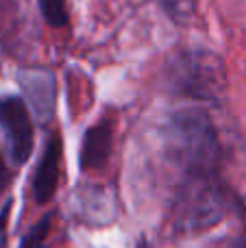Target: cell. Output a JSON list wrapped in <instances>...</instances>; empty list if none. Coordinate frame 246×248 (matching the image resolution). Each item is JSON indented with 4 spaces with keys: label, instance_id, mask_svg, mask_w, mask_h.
Here are the masks:
<instances>
[{
    "label": "cell",
    "instance_id": "6da1fadb",
    "mask_svg": "<svg viewBox=\"0 0 246 248\" xmlns=\"http://www.w3.org/2000/svg\"><path fill=\"white\" fill-rule=\"evenodd\" d=\"M166 150L181 176L222 174L227 150L212 113L200 105L181 107L170 116L166 128Z\"/></svg>",
    "mask_w": 246,
    "mask_h": 248
},
{
    "label": "cell",
    "instance_id": "7a4b0ae2",
    "mask_svg": "<svg viewBox=\"0 0 246 248\" xmlns=\"http://www.w3.org/2000/svg\"><path fill=\"white\" fill-rule=\"evenodd\" d=\"M238 207L222 174H185L172 198V224L179 233H203L218 227Z\"/></svg>",
    "mask_w": 246,
    "mask_h": 248
},
{
    "label": "cell",
    "instance_id": "3957f363",
    "mask_svg": "<svg viewBox=\"0 0 246 248\" xmlns=\"http://www.w3.org/2000/svg\"><path fill=\"white\" fill-rule=\"evenodd\" d=\"M174 94L196 103H222L227 94V72L220 57L209 50H183L168 65Z\"/></svg>",
    "mask_w": 246,
    "mask_h": 248
},
{
    "label": "cell",
    "instance_id": "277c9868",
    "mask_svg": "<svg viewBox=\"0 0 246 248\" xmlns=\"http://www.w3.org/2000/svg\"><path fill=\"white\" fill-rule=\"evenodd\" d=\"M0 128L4 133L7 155L13 166L29 161L33 153V120L29 105L20 96H2L0 98Z\"/></svg>",
    "mask_w": 246,
    "mask_h": 248
},
{
    "label": "cell",
    "instance_id": "5b68a950",
    "mask_svg": "<svg viewBox=\"0 0 246 248\" xmlns=\"http://www.w3.org/2000/svg\"><path fill=\"white\" fill-rule=\"evenodd\" d=\"M61 155H63V144L55 133L44 146V153L33 174V198L37 205H46L55 198L61 179Z\"/></svg>",
    "mask_w": 246,
    "mask_h": 248
},
{
    "label": "cell",
    "instance_id": "8992f818",
    "mask_svg": "<svg viewBox=\"0 0 246 248\" xmlns=\"http://www.w3.org/2000/svg\"><path fill=\"white\" fill-rule=\"evenodd\" d=\"M113 148V122L109 118L96 122L85 131L81 144L78 163L81 170H100L109 161V155Z\"/></svg>",
    "mask_w": 246,
    "mask_h": 248
},
{
    "label": "cell",
    "instance_id": "52a82bcc",
    "mask_svg": "<svg viewBox=\"0 0 246 248\" xmlns=\"http://www.w3.org/2000/svg\"><path fill=\"white\" fill-rule=\"evenodd\" d=\"M20 83L35 116L48 120L55 109V77L48 70H29L20 72Z\"/></svg>",
    "mask_w": 246,
    "mask_h": 248
},
{
    "label": "cell",
    "instance_id": "ba28073f",
    "mask_svg": "<svg viewBox=\"0 0 246 248\" xmlns=\"http://www.w3.org/2000/svg\"><path fill=\"white\" fill-rule=\"evenodd\" d=\"M159 7L164 13L174 22V24H190L196 16L199 9V0H159Z\"/></svg>",
    "mask_w": 246,
    "mask_h": 248
},
{
    "label": "cell",
    "instance_id": "9c48e42d",
    "mask_svg": "<svg viewBox=\"0 0 246 248\" xmlns=\"http://www.w3.org/2000/svg\"><path fill=\"white\" fill-rule=\"evenodd\" d=\"M39 11H42L44 20L48 22V26L52 29H63L68 24V2L65 0H37Z\"/></svg>",
    "mask_w": 246,
    "mask_h": 248
},
{
    "label": "cell",
    "instance_id": "30bf717a",
    "mask_svg": "<svg viewBox=\"0 0 246 248\" xmlns=\"http://www.w3.org/2000/svg\"><path fill=\"white\" fill-rule=\"evenodd\" d=\"M50 222H52V216L46 214L37 224H33L26 231V235L20 242V248H46V237L50 233Z\"/></svg>",
    "mask_w": 246,
    "mask_h": 248
},
{
    "label": "cell",
    "instance_id": "8fae6325",
    "mask_svg": "<svg viewBox=\"0 0 246 248\" xmlns=\"http://www.w3.org/2000/svg\"><path fill=\"white\" fill-rule=\"evenodd\" d=\"M9 183H11V172H9L4 157L0 155V192H2V189H7Z\"/></svg>",
    "mask_w": 246,
    "mask_h": 248
},
{
    "label": "cell",
    "instance_id": "7c38bea8",
    "mask_svg": "<svg viewBox=\"0 0 246 248\" xmlns=\"http://www.w3.org/2000/svg\"><path fill=\"white\" fill-rule=\"evenodd\" d=\"M0 248H7V233H0Z\"/></svg>",
    "mask_w": 246,
    "mask_h": 248
},
{
    "label": "cell",
    "instance_id": "4fadbf2b",
    "mask_svg": "<svg viewBox=\"0 0 246 248\" xmlns=\"http://www.w3.org/2000/svg\"><path fill=\"white\" fill-rule=\"evenodd\" d=\"M229 248H246V242L244 240H240V242H235L233 246H229Z\"/></svg>",
    "mask_w": 246,
    "mask_h": 248
}]
</instances>
